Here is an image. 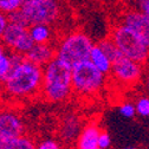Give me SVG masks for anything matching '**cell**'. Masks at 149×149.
Segmentation results:
<instances>
[{
    "label": "cell",
    "instance_id": "6da1fadb",
    "mask_svg": "<svg viewBox=\"0 0 149 149\" xmlns=\"http://www.w3.org/2000/svg\"><path fill=\"white\" fill-rule=\"evenodd\" d=\"M43 66L13 53V66L6 78L0 82V91L12 101H29L40 95Z\"/></svg>",
    "mask_w": 149,
    "mask_h": 149
},
{
    "label": "cell",
    "instance_id": "7a4b0ae2",
    "mask_svg": "<svg viewBox=\"0 0 149 149\" xmlns=\"http://www.w3.org/2000/svg\"><path fill=\"white\" fill-rule=\"evenodd\" d=\"M72 94V69L54 58L43 68L40 96L50 103H63Z\"/></svg>",
    "mask_w": 149,
    "mask_h": 149
},
{
    "label": "cell",
    "instance_id": "3957f363",
    "mask_svg": "<svg viewBox=\"0 0 149 149\" xmlns=\"http://www.w3.org/2000/svg\"><path fill=\"white\" fill-rule=\"evenodd\" d=\"M63 0H24L22 8L10 15V22L31 26L34 24L56 25L64 15Z\"/></svg>",
    "mask_w": 149,
    "mask_h": 149
},
{
    "label": "cell",
    "instance_id": "277c9868",
    "mask_svg": "<svg viewBox=\"0 0 149 149\" xmlns=\"http://www.w3.org/2000/svg\"><path fill=\"white\" fill-rule=\"evenodd\" d=\"M94 45L92 38L82 30L66 32L54 43L56 58L72 69L76 64L89 59Z\"/></svg>",
    "mask_w": 149,
    "mask_h": 149
},
{
    "label": "cell",
    "instance_id": "5b68a950",
    "mask_svg": "<svg viewBox=\"0 0 149 149\" xmlns=\"http://www.w3.org/2000/svg\"><path fill=\"white\" fill-rule=\"evenodd\" d=\"M109 37L124 57L142 65L149 62V45L141 33L116 22L110 30Z\"/></svg>",
    "mask_w": 149,
    "mask_h": 149
},
{
    "label": "cell",
    "instance_id": "8992f818",
    "mask_svg": "<svg viewBox=\"0 0 149 149\" xmlns=\"http://www.w3.org/2000/svg\"><path fill=\"white\" fill-rule=\"evenodd\" d=\"M108 76L102 73L89 59L72 68L73 94L79 97L90 98L100 95L107 86Z\"/></svg>",
    "mask_w": 149,
    "mask_h": 149
},
{
    "label": "cell",
    "instance_id": "52a82bcc",
    "mask_svg": "<svg viewBox=\"0 0 149 149\" xmlns=\"http://www.w3.org/2000/svg\"><path fill=\"white\" fill-rule=\"evenodd\" d=\"M143 73V65L132 61L124 56H120L114 61L111 72L109 76L115 82V84L122 88H133L140 85Z\"/></svg>",
    "mask_w": 149,
    "mask_h": 149
},
{
    "label": "cell",
    "instance_id": "ba28073f",
    "mask_svg": "<svg viewBox=\"0 0 149 149\" xmlns=\"http://www.w3.org/2000/svg\"><path fill=\"white\" fill-rule=\"evenodd\" d=\"M0 42L8 51L20 56H26L34 45L30 36L29 26L13 22H10Z\"/></svg>",
    "mask_w": 149,
    "mask_h": 149
},
{
    "label": "cell",
    "instance_id": "9c48e42d",
    "mask_svg": "<svg viewBox=\"0 0 149 149\" xmlns=\"http://www.w3.org/2000/svg\"><path fill=\"white\" fill-rule=\"evenodd\" d=\"M25 122L12 108H0V136L15 137L24 135Z\"/></svg>",
    "mask_w": 149,
    "mask_h": 149
},
{
    "label": "cell",
    "instance_id": "30bf717a",
    "mask_svg": "<svg viewBox=\"0 0 149 149\" xmlns=\"http://www.w3.org/2000/svg\"><path fill=\"white\" fill-rule=\"evenodd\" d=\"M117 22H120V23L124 24L125 26H128L130 29L135 30L136 32L141 33L148 43V39H149V20L141 11H139L134 6L125 8L121 13Z\"/></svg>",
    "mask_w": 149,
    "mask_h": 149
},
{
    "label": "cell",
    "instance_id": "8fae6325",
    "mask_svg": "<svg viewBox=\"0 0 149 149\" xmlns=\"http://www.w3.org/2000/svg\"><path fill=\"white\" fill-rule=\"evenodd\" d=\"M84 124L77 114H68L63 117L59 124V136L65 143L76 142Z\"/></svg>",
    "mask_w": 149,
    "mask_h": 149
},
{
    "label": "cell",
    "instance_id": "7c38bea8",
    "mask_svg": "<svg viewBox=\"0 0 149 149\" xmlns=\"http://www.w3.org/2000/svg\"><path fill=\"white\" fill-rule=\"evenodd\" d=\"M102 130L96 121L84 124L77 141L74 142V149H100L98 140Z\"/></svg>",
    "mask_w": 149,
    "mask_h": 149
},
{
    "label": "cell",
    "instance_id": "4fadbf2b",
    "mask_svg": "<svg viewBox=\"0 0 149 149\" xmlns=\"http://www.w3.org/2000/svg\"><path fill=\"white\" fill-rule=\"evenodd\" d=\"M25 57L34 64L44 68L56 58V46L54 44H34Z\"/></svg>",
    "mask_w": 149,
    "mask_h": 149
},
{
    "label": "cell",
    "instance_id": "5bb4252c",
    "mask_svg": "<svg viewBox=\"0 0 149 149\" xmlns=\"http://www.w3.org/2000/svg\"><path fill=\"white\" fill-rule=\"evenodd\" d=\"M29 30L34 44H54L58 39L52 25L34 24L29 26Z\"/></svg>",
    "mask_w": 149,
    "mask_h": 149
},
{
    "label": "cell",
    "instance_id": "9a60e30c",
    "mask_svg": "<svg viewBox=\"0 0 149 149\" xmlns=\"http://www.w3.org/2000/svg\"><path fill=\"white\" fill-rule=\"evenodd\" d=\"M89 61L94 64L102 73L107 74L109 76L110 72H111V68H113V59H111L109 56L103 51V49L97 44L95 43L94 47L91 50V53H90V57H89Z\"/></svg>",
    "mask_w": 149,
    "mask_h": 149
},
{
    "label": "cell",
    "instance_id": "2e32d148",
    "mask_svg": "<svg viewBox=\"0 0 149 149\" xmlns=\"http://www.w3.org/2000/svg\"><path fill=\"white\" fill-rule=\"evenodd\" d=\"M0 149H37V144L25 134L15 137L0 136Z\"/></svg>",
    "mask_w": 149,
    "mask_h": 149
},
{
    "label": "cell",
    "instance_id": "e0dca14e",
    "mask_svg": "<svg viewBox=\"0 0 149 149\" xmlns=\"http://www.w3.org/2000/svg\"><path fill=\"white\" fill-rule=\"evenodd\" d=\"M13 66V53L0 42V82H3Z\"/></svg>",
    "mask_w": 149,
    "mask_h": 149
},
{
    "label": "cell",
    "instance_id": "ac0fdd59",
    "mask_svg": "<svg viewBox=\"0 0 149 149\" xmlns=\"http://www.w3.org/2000/svg\"><path fill=\"white\" fill-rule=\"evenodd\" d=\"M134 104L137 117L142 120L149 118V94L142 92V94L137 95L134 100Z\"/></svg>",
    "mask_w": 149,
    "mask_h": 149
},
{
    "label": "cell",
    "instance_id": "d6986e66",
    "mask_svg": "<svg viewBox=\"0 0 149 149\" xmlns=\"http://www.w3.org/2000/svg\"><path fill=\"white\" fill-rule=\"evenodd\" d=\"M97 44L103 49V51L109 56V57L113 59V62L115 59H117L120 56H121V52L118 51L117 46L115 45V43L113 42V39L110 37H107V38H102L101 40L97 42Z\"/></svg>",
    "mask_w": 149,
    "mask_h": 149
},
{
    "label": "cell",
    "instance_id": "ffe728a7",
    "mask_svg": "<svg viewBox=\"0 0 149 149\" xmlns=\"http://www.w3.org/2000/svg\"><path fill=\"white\" fill-rule=\"evenodd\" d=\"M117 111L122 117L127 120H132L136 117V109H135L134 101H128V100L122 101L117 107Z\"/></svg>",
    "mask_w": 149,
    "mask_h": 149
},
{
    "label": "cell",
    "instance_id": "44dd1931",
    "mask_svg": "<svg viewBox=\"0 0 149 149\" xmlns=\"http://www.w3.org/2000/svg\"><path fill=\"white\" fill-rule=\"evenodd\" d=\"M23 3L24 0H0V12L10 17L22 8Z\"/></svg>",
    "mask_w": 149,
    "mask_h": 149
},
{
    "label": "cell",
    "instance_id": "7402d4cb",
    "mask_svg": "<svg viewBox=\"0 0 149 149\" xmlns=\"http://www.w3.org/2000/svg\"><path fill=\"white\" fill-rule=\"evenodd\" d=\"M37 149H62V144L58 140L47 137V139H44L40 142H38Z\"/></svg>",
    "mask_w": 149,
    "mask_h": 149
},
{
    "label": "cell",
    "instance_id": "603a6c76",
    "mask_svg": "<svg viewBox=\"0 0 149 149\" xmlns=\"http://www.w3.org/2000/svg\"><path fill=\"white\" fill-rule=\"evenodd\" d=\"M140 85H141L143 92L149 94V62L143 65V73H142Z\"/></svg>",
    "mask_w": 149,
    "mask_h": 149
},
{
    "label": "cell",
    "instance_id": "cb8c5ba5",
    "mask_svg": "<svg viewBox=\"0 0 149 149\" xmlns=\"http://www.w3.org/2000/svg\"><path fill=\"white\" fill-rule=\"evenodd\" d=\"M111 144H113V141H111V137H110L109 133L105 132V130H102L101 135H100V140H98L100 149H110Z\"/></svg>",
    "mask_w": 149,
    "mask_h": 149
},
{
    "label": "cell",
    "instance_id": "d4e9b609",
    "mask_svg": "<svg viewBox=\"0 0 149 149\" xmlns=\"http://www.w3.org/2000/svg\"><path fill=\"white\" fill-rule=\"evenodd\" d=\"M133 6L141 11L149 20V0H135Z\"/></svg>",
    "mask_w": 149,
    "mask_h": 149
},
{
    "label": "cell",
    "instance_id": "484cf974",
    "mask_svg": "<svg viewBox=\"0 0 149 149\" xmlns=\"http://www.w3.org/2000/svg\"><path fill=\"white\" fill-rule=\"evenodd\" d=\"M8 24H10V17L3 12H0V40H1Z\"/></svg>",
    "mask_w": 149,
    "mask_h": 149
},
{
    "label": "cell",
    "instance_id": "4316f807",
    "mask_svg": "<svg viewBox=\"0 0 149 149\" xmlns=\"http://www.w3.org/2000/svg\"><path fill=\"white\" fill-rule=\"evenodd\" d=\"M116 4H120V5H130V4H134L135 0H111Z\"/></svg>",
    "mask_w": 149,
    "mask_h": 149
},
{
    "label": "cell",
    "instance_id": "83f0119b",
    "mask_svg": "<svg viewBox=\"0 0 149 149\" xmlns=\"http://www.w3.org/2000/svg\"><path fill=\"white\" fill-rule=\"evenodd\" d=\"M122 149H139V148L137 147H133V146H129V147H124Z\"/></svg>",
    "mask_w": 149,
    "mask_h": 149
},
{
    "label": "cell",
    "instance_id": "f1b7e54d",
    "mask_svg": "<svg viewBox=\"0 0 149 149\" xmlns=\"http://www.w3.org/2000/svg\"><path fill=\"white\" fill-rule=\"evenodd\" d=\"M148 45H149V39H148Z\"/></svg>",
    "mask_w": 149,
    "mask_h": 149
}]
</instances>
